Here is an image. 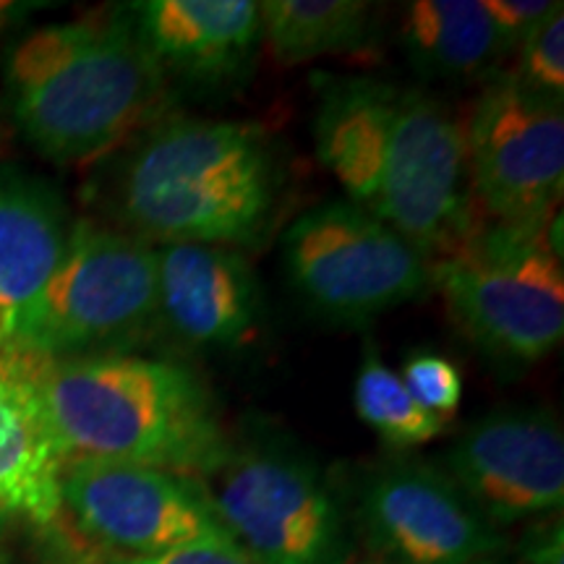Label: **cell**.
I'll return each instance as SVG.
<instances>
[{
	"label": "cell",
	"mask_w": 564,
	"mask_h": 564,
	"mask_svg": "<svg viewBox=\"0 0 564 564\" xmlns=\"http://www.w3.org/2000/svg\"><path fill=\"white\" fill-rule=\"evenodd\" d=\"M112 154L91 196L108 225L154 246L257 243L285 181L272 137L249 121L160 118Z\"/></svg>",
	"instance_id": "cell-1"
},
{
	"label": "cell",
	"mask_w": 564,
	"mask_h": 564,
	"mask_svg": "<svg viewBox=\"0 0 564 564\" xmlns=\"http://www.w3.org/2000/svg\"><path fill=\"white\" fill-rule=\"evenodd\" d=\"M167 84L118 6L17 34L3 58V100L42 160L82 167L160 121Z\"/></svg>",
	"instance_id": "cell-2"
},
{
	"label": "cell",
	"mask_w": 564,
	"mask_h": 564,
	"mask_svg": "<svg viewBox=\"0 0 564 564\" xmlns=\"http://www.w3.org/2000/svg\"><path fill=\"white\" fill-rule=\"evenodd\" d=\"M68 460H123L199 478L223 449L220 405L192 366L141 352L17 364Z\"/></svg>",
	"instance_id": "cell-3"
},
{
	"label": "cell",
	"mask_w": 564,
	"mask_h": 564,
	"mask_svg": "<svg viewBox=\"0 0 564 564\" xmlns=\"http://www.w3.org/2000/svg\"><path fill=\"white\" fill-rule=\"evenodd\" d=\"M154 324V243L82 217L61 267L0 340V361L45 364L126 352Z\"/></svg>",
	"instance_id": "cell-4"
},
{
	"label": "cell",
	"mask_w": 564,
	"mask_h": 564,
	"mask_svg": "<svg viewBox=\"0 0 564 564\" xmlns=\"http://www.w3.org/2000/svg\"><path fill=\"white\" fill-rule=\"evenodd\" d=\"M225 535L253 564H348V502L285 436L230 442L196 478Z\"/></svg>",
	"instance_id": "cell-5"
},
{
	"label": "cell",
	"mask_w": 564,
	"mask_h": 564,
	"mask_svg": "<svg viewBox=\"0 0 564 564\" xmlns=\"http://www.w3.org/2000/svg\"><path fill=\"white\" fill-rule=\"evenodd\" d=\"M552 238V223H489L434 264L432 285L491 361L531 366L560 348L564 270Z\"/></svg>",
	"instance_id": "cell-6"
},
{
	"label": "cell",
	"mask_w": 564,
	"mask_h": 564,
	"mask_svg": "<svg viewBox=\"0 0 564 564\" xmlns=\"http://www.w3.org/2000/svg\"><path fill=\"white\" fill-rule=\"evenodd\" d=\"M364 209L436 264L481 228L465 123L421 87H394Z\"/></svg>",
	"instance_id": "cell-7"
},
{
	"label": "cell",
	"mask_w": 564,
	"mask_h": 564,
	"mask_svg": "<svg viewBox=\"0 0 564 564\" xmlns=\"http://www.w3.org/2000/svg\"><path fill=\"white\" fill-rule=\"evenodd\" d=\"M282 270L308 312L358 324L421 299L432 288L434 264L369 209L337 199L288 225Z\"/></svg>",
	"instance_id": "cell-8"
},
{
	"label": "cell",
	"mask_w": 564,
	"mask_h": 564,
	"mask_svg": "<svg viewBox=\"0 0 564 564\" xmlns=\"http://www.w3.org/2000/svg\"><path fill=\"white\" fill-rule=\"evenodd\" d=\"M564 102L494 74L465 118L470 186L491 223L546 225L564 186Z\"/></svg>",
	"instance_id": "cell-9"
},
{
	"label": "cell",
	"mask_w": 564,
	"mask_h": 564,
	"mask_svg": "<svg viewBox=\"0 0 564 564\" xmlns=\"http://www.w3.org/2000/svg\"><path fill=\"white\" fill-rule=\"evenodd\" d=\"M348 512L382 564H478L505 549L502 531L421 457L394 455L366 468Z\"/></svg>",
	"instance_id": "cell-10"
},
{
	"label": "cell",
	"mask_w": 564,
	"mask_h": 564,
	"mask_svg": "<svg viewBox=\"0 0 564 564\" xmlns=\"http://www.w3.org/2000/svg\"><path fill=\"white\" fill-rule=\"evenodd\" d=\"M61 512L116 556H154L228 541L194 476L123 460H68Z\"/></svg>",
	"instance_id": "cell-11"
},
{
	"label": "cell",
	"mask_w": 564,
	"mask_h": 564,
	"mask_svg": "<svg viewBox=\"0 0 564 564\" xmlns=\"http://www.w3.org/2000/svg\"><path fill=\"white\" fill-rule=\"evenodd\" d=\"M440 468L497 531L560 512L562 426L544 408L491 411L463 429Z\"/></svg>",
	"instance_id": "cell-12"
},
{
	"label": "cell",
	"mask_w": 564,
	"mask_h": 564,
	"mask_svg": "<svg viewBox=\"0 0 564 564\" xmlns=\"http://www.w3.org/2000/svg\"><path fill=\"white\" fill-rule=\"evenodd\" d=\"M118 9L167 89L238 87L264 47L257 0H133Z\"/></svg>",
	"instance_id": "cell-13"
},
{
	"label": "cell",
	"mask_w": 564,
	"mask_h": 564,
	"mask_svg": "<svg viewBox=\"0 0 564 564\" xmlns=\"http://www.w3.org/2000/svg\"><path fill=\"white\" fill-rule=\"evenodd\" d=\"M158 324L194 350H238L262 327L264 293L241 251L160 243Z\"/></svg>",
	"instance_id": "cell-14"
},
{
	"label": "cell",
	"mask_w": 564,
	"mask_h": 564,
	"mask_svg": "<svg viewBox=\"0 0 564 564\" xmlns=\"http://www.w3.org/2000/svg\"><path fill=\"white\" fill-rule=\"evenodd\" d=\"M74 225L58 183L0 162V340L61 267Z\"/></svg>",
	"instance_id": "cell-15"
},
{
	"label": "cell",
	"mask_w": 564,
	"mask_h": 564,
	"mask_svg": "<svg viewBox=\"0 0 564 564\" xmlns=\"http://www.w3.org/2000/svg\"><path fill=\"white\" fill-rule=\"evenodd\" d=\"M66 457L47 432L26 379L0 361V518L51 523L61 514Z\"/></svg>",
	"instance_id": "cell-16"
},
{
	"label": "cell",
	"mask_w": 564,
	"mask_h": 564,
	"mask_svg": "<svg viewBox=\"0 0 564 564\" xmlns=\"http://www.w3.org/2000/svg\"><path fill=\"white\" fill-rule=\"evenodd\" d=\"M400 42L426 82L474 84L499 74L507 47L484 0H415L403 9Z\"/></svg>",
	"instance_id": "cell-17"
},
{
	"label": "cell",
	"mask_w": 564,
	"mask_h": 564,
	"mask_svg": "<svg viewBox=\"0 0 564 564\" xmlns=\"http://www.w3.org/2000/svg\"><path fill=\"white\" fill-rule=\"evenodd\" d=\"M262 45L278 66L350 53L369 40L371 6L364 0H264Z\"/></svg>",
	"instance_id": "cell-18"
},
{
	"label": "cell",
	"mask_w": 564,
	"mask_h": 564,
	"mask_svg": "<svg viewBox=\"0 0 564 564\" xmlns=\"http://www.w3.org/2000/svg\"><path fill=\"white\" fill-rule=\"evenodd\" d=\"M356 413L387 447L411 449L419 444L436 440L447 426V421L426 411L419 400L408 392L398 371L384 366L377 352H366L356 377Z\"/></svg>",
	"instance_id": "cell-19"
},
{
	"label": "cell",
	"mask_w": 564,
	"mask_h": 564,
	"mask_svg": "<svg viewBox=\"0 0 564 564\" xmlns=\"http://www.w3.org/2000/svg\"><path fill=\"white\" fill-rule=\"evenodd\" d=\"M564 6L556 3L518 45V66L510 74L523 87L564 102Z\"/></svg>",
	"instance_id": "cell-20"
},
{
	"label": "cell",
	"mask_w": 564,
	"mask_h": 564,
	"mask_svg": "<svg viewBox=\"0 0 564 564\" xmlns=\"http://www.w3.org/2000/svg\"><path fill=\"white\" fill-rule=\"evenodd\" d=\"M400 379L426 411L444 421L457 411L463 400V373L440 352L419 350L408 356Z\"/></svg>",
	"instance_id": "cell-21"
},
{
	"label": "cell",
	"mask_w": 564,
	"mask_h": 564,
	"mask_svg": "<svg viewBox=\"0 0 564 564\" xmlns=\"http://www.w3.org/2000/svg\"><path fill=\"white\" fill-rule=\"evenodd\" d=\"M486 11L502 37L507 53L518 51L528 32L554 11L552 0H484Z\"/></svg>",
	"instance_id": "cell-22"
},
{
	"label": "cell",
	"mask_w": 564,
	"mask_h": 564,
	"mask_svg": "<svg viewBox=\"0 0 564 564\" xmlns=\"http://www.w3.org/2000/svg\"><path fill=\"white\" fill-rule=\"evenodd\" d=\"M105 564H253L230 541H207L154 556H110Z\"/></svg>",
	"instance_id": "cell-23"
},
{
	"label": "cell",
	"mask_w": 564,
	"mask_h": 564,
	"mask_svg": "<svg viewBox=\"0 0 564 564\" xmlns=\"http://www.w3.org/2000/svg\"><path fill=\"white\" fill-rule=\"evenodd\" d=\"M518 564H562V520L556 518L525 535Z\"/></svg>",
	"instance_id": "cell-24"
},
{
	"label": "cell",
	"mask_w": 564,
	"mask_h": 564,
	"mask_svg": "<svg viewBox=\"0 0 564 564\" xmlns=\"http://www.w3.org/2000/svg\"><path fill=\"white\" fill-rule=\"evenodd\" d=\"M37 9H47V3H17V0H0V40L17 30Z\"/></svg>",
	"instance_id": "cell-25"
},
{
	"label": "cell",
	"mask_w": 564,
	"mask_h": 564,
	"mask_svg": "<svg viewBox=\"0 0 564 564\" xmlns=\"http://www.w3.org/2000/svg\"><path fill=\"white\" fill-rule=\"evenodd\" d=\"M478 564H505V562H499V556H491V560H484V562H478Z\"/></svg>",
	"instance_id": "cell-26"
},
{
	"label": "cell",
	"mask_w": 564,
	"mask_h": 564,
	"mask_svg": "<svg viewBox=\"0 0 564 564\" xmlns=\"http://www.w3.org/2000/svg\"><path fill=\"white\" fill-rule=\"evenodd\" d=\"M350 564V562H348ZM358 564H382V562H377V560H373V562H358Z\"/></svg>",
	"instance_id": "cell-27"
}]
</instances>
